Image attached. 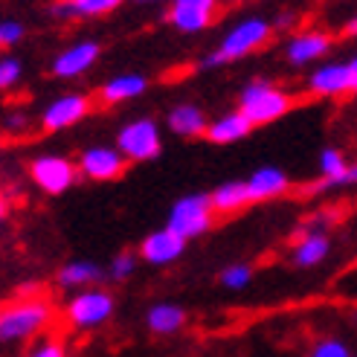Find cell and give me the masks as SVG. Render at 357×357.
<instances>
[{
	"label": "cell",
	"mask_w": 357,
	"mask_h": 357,
	"mask_svg": "<svg viewBox=\"0 0 357 357\" xmlns=\"http://www.w3.org/2000/svg\"><path fill=\"white\" fill-rule=\"evenodd\" d=\"M291 96L279 91L276 84L271 82H250L241 99H238V111L253 122V125H267V122H276L279 116H284L291 111Z\"/></svg>",
	"instance_id": "cell-3"
},
{
	"label": "cell",
	"mask_w": 357,
	"mask_h": 357,
	"mask_svg": "<svg viewBox=\"0 0 357 357\" xmlns=\"http://www.w3.org/2000/svg\"><path fill=\"white\" fill-rule=\"evenodd\" d=\"M24 357H67V346L59 337H41L24 351Z\"/></svg>",
	"instance_id": "cell-27"
},
{
	"label": "cell",
	"mask_w": 357,
	"mask_h": 357,
	"mask_svg": "<svg viewBox=\"0 0 357 357\" xmlns=\"http://www.w3.org/2000/svg\"><path fill=\"white\" fill-rule=\"evenodd\" d=\"M137 3H157V0H137Z\"/></svg>",
	"instance_id": "cell-36"
},
{
	"label": "cell",
	"mask_w": 357,
	"mask_h": 357,
	"mask_svg": "<svg viewBox=\"0 0 357 357\" xmlns=\"http://www.w3.org/2000/svg\"><path fill=\"white\" fill-rule=\"evenodd\" d=\"M169 122V128L177 134V137H206V128H209V122L204 116V111L198 108V105H174V108L169 111L166 116Z\"/></svg>",
	"instance_id": "cell-20"
},
{
	"label": "cell",
	"mask_w": 357,
	"mask_h": 357,
	"mask_svg": "<svg viewBox=\"0 0 357 357\" xmlns=\"http://www.w3.org/2000/svg\"><path fill=\"white\" fill-rule=\"evenodd\" d=\"M250 128H253V122H250L241 111H229L218 119L209 122L206 128V139L215 142V146H229V142H238L250 134Z\"/></svg>",
	"instance_id": "cell-18"
},
{
	"label": "cell",
	"mask_w": 357,
	"mask_h": 357,
	"mask_svg": "<svg viewBox=\"0 0 357 357\" xmlns=\"http://www.w3.org/2000/svg\"><path fill=\"white\" fill-rule=\"evenodd\" d=\"M267 38H271V24L261 21V17H247V21L236 24L229 29L218 50L209 52L204 59V67H218V64H227V61H238L244 56H250L253 50H259Z\"/></svg>",
	"instance_id": "cell-2"
},
{
	"label": "cell",
	"mask_w": 357,
	"mask_h": 357,
	"mask_svg": "<svg viewBox=\"0 0 357 357\" xmlns=\"http://www.w3.org/2000/svg\"><path fill=\"white\" fill-rule=\"evenodd\" d=\"M186 323V311L174 302H157V305L149 308L146 314V326L151 334L157 337H169V334H177Z\"/></svg>",
	"instance_id": "cell-19"
},
{
	"label": "cell",
	"mask_w": 357,
	"mask_h": 357,
	"mask_svg": "<svg viewBox=\"0 0 357 357\" xmlns=\"http://www.w3.org/2000/svg\"><path fill=\"white\" fill-rule=\"evenodd\" d=\"M212 215H215V209H212V198L209 195H183V198H177L169 209V229L177 233L181 238H198L204 236L206 229L212 227Z\"/></svg>",
	"instance_id": "cell-5"
},
{
	"label": "cell",
	"mask_w": 357,
	"mask_h": 357,
	"mask_svg": "<svg viewBox=\"0 0 357 357\" xmlns=\"http://www.w3.org/2000/svg\"><path fill=\"white\" fill-rule=\"evenodd\" d=\"M346 35H357V17H351V21L346 24Z\"/></svg>",
	"instance_id": "cell-35"
},
{
	"label": "cell",
	"mask_w": 357,
	"mask_h": 357,
	"mask_svg": "<svg viewBox=\"0 0 357 357\" xmlns=\"http://www.w3.org/2000/svg\"><path fill=\"white\" fill-rule=\"evenodd\" d=\"M29 174L35 186L47 195H61L76 183V166L61 154H41L29 163Z\"/></svg>",
	"instance_id": "cell-7"
},
{
	"label": "cell",
	"mask_w": 357,
	"mask_h": 357,
	"mask_svg": "<svg viewBox=\"0 0 357 357\" xmlns=\"http://www.w3.org/2000/svg\"><path fill=\"white\" fill-rule=\"evenodd\" d=\"M328 250H331V241L323 229H305V233L299 236V241L294 244L291 259L296 267H317L326 261Z\"/></svg>",
	"instance_id": "cell-17"
},
{
	"label": "cell",
	"mask_w": 357,
	"mask_h": 357,
	"mask_svg": "<svg viewBox=\"0 0 357 357\" xmlns=\"http://www.w3.org/2000/svg\"><path fill=\"white\" fill-rule=\"evenodd\" d=\"M346 64H349V76H351V91L357 93V56L351 61H346Z\"/></svg>",
	"instance_id": "cell-33"
},
{
	"label": "cell",
	"mask_w": 357,
	"mask_h": 357,
	"mask_svg": "<svg viewBox=\"0 0 357 357\" xmlns=\"http://www.w3.org/2000/svg\"><path fill=\"white\" fill-rule=\"evenodd\" d=\"M146 76L139 73H125V76H114L111 82H105L102 87V99L108 105H116V102H128V99H137L139 93H146Z\"/></svg>",
	"instance_id": "cell-22"
},
{
	"label": "cell",
	"mask_w": 357,
	"mask_h": 357,
	"mask_svg": "<svg viewBox=\"0 0 357 357\" xmlns=\"http://www.w3.org/2000/svg\"><path fill=\"white\" fill-rule=\"evenodd\" d=\"M218 0H172L169 24L181 32H201L212 24Z\"/></svg>",
	"instance_id": "cell-10"
},
{
	"label": "cell",
	"mask_w": 357,
	"mask_h": 357,
	"mask_svg": "<svg viewBox=\"0 0 357 357\" xmlns=\"http://www.w3.org/2000/svg\"><path fill=\"white\" fill-rule=\"evenodd\" d=\"M87 111H91V102H87L84 93H67L47 105L41 114V125L47 131H64V128H73L76 122H82Z\"/></svg>",
	"instance_id": "cell-9"
},
{
	"label": "cell",
	"mask_w": 357,
	"mask_h": 357,
	"mask_svg": "<svg viewBox=\"0 0 357 357\" xmlns=\"http://www.w3.org/2000/svg\"><path fill=\"white\" fill-rule=\"evenodd\" d=\"M250 279H253V271H250V264H244V261L227 264L221 271V276H218V282L224 284L227 291H244L250 284Z\"/></svg>",
	"instance_id": "cell-25"
},
{
	"label": "cell",
	"mask_w": 357,
	"mask_h": 357,
	"mask_svg": "<svg viewBox=\"0 0 357 357\" xmlns=\"http://www.w3.org/2000/svg\"><path fill=\"white\" fill-rule=\"evenodd\" d=\"M116 149L125 154V160H134V163H146L154 160L163 149V137L154 119H131L125 122L119 134H116Z\"/></svg>",
	"instance_id": "cell-6"
},
{
	"label": "cell",
	"mask_w": 357,
	"mask_h": 357,
	"mask_svg": "<svg viewBox=\"0 0 357 357\" xmlns=\"http://www.w3.org/2000/svg\"><path fill=\"white\" fill-rule=\"evenodd\" d=\"M102 276H108V273H105L96 261L76 259V261H67V264L61 267L59 276H56V282L61 284V288L79 294V291H87V288H93V284H99Z\"/></svg>",
	"instance_id": "cell-15"
},
{
	"label": "cell",
	"mask_w": 357,
	"mask_h": 357,
	"mask_svg": "<svg viewBox=\"0 0 357 357\" xmlns=\"http://www.w3.org/2000/svg\"><path fill=\"white\" fill-rule=\"evenodd\" d=\"M183 250H186V238H181L177 233H172L169 227H163V229H154V233H149L142 238L139 259L154 264V267H163V264H172V261L181 259Z\"/></svg>",
	"instance_id": "cell-11"
},
{
	"label": "cell",
	"mask_w": 357,
	"mask_h": 357,
	"mask_svg": "<svg viewBox=\"0 0 357 357\" xmlns=\"http://www.w3.org/2000/svg\"><path fill=\"white\" fill-rule=\"evenodd\" d=\"M114 308H116V302H114V296L108 291L87 288V291H79V294H73V296L67 299L64 317H67L70 328H76V331H93V328L105 326L114 317Z\"/></svg>",
	"instance_id": "cell-4"
},
{
	"label": "cell",
	"mask_w": 357,
	"mask_h": 357,
	"mask_svg": "<svg viewBox=\"0 0 357 357\" xmlns=\"http://www.w3.org/2000/svg\"><path fill=\"white\" fill-rule=\"evenodd\" d=\"M52 319L50 302L41 296H21L9 302L0 311V340L3 343H24L38 337Z\"/></svg>",
	"instance_id": "cell-1"
},
{
	"label": "cell",
	"mask_w": 357,
	"mask_h": 357,
	"mask_svg": "<svg viewBox=\"0 0 357 357\" xmlns=\"http://www.w3.org/2000/svg\"><path fill=\"white\" fill-rule=\"evenodd\" d=\"M294 21H296L294 12H279L276 21H273V26H276V29H288V26H294Z\"/></svg>",
	"instance_id": "cell-31"
},
{
	"label": "cell",
	"mask_w": 357,
	"mask_h": 357,
	"mask_svg": "<svg viewBox=\"0 0 357 357\" xmlns=\"http://www.w3.org/2000/svg\"><path fill=\"white\" fill-rule=\"evenodd\" d=\"M122 0H59L52 6V15L59 21H70V17H96L105 12H114Z\"/></svg>",
	"instance_id": "cell-21"
},
{
	"label": "cell",
	"mask_w": 357,
	"mask_h": 357,
	"mask_svg": "<svg viewBox=\"0 0 357 357\" xmlns=\"http://www.w3.org/2000/svg\"><path fill=\"white\" fill-rule=\"evenodd\" d=\"M349 183H357V163H351V169H349V181H346V186Z\"/></svg>",
	"instance_id": "cell-34"
},
{
	"label": "cell",
	"mask_w": 357,
	"mask_h": 357,
	"mask_svg": "<svg viewBox=\"0 0 357 357\" xmlns=\"http://www.w3.org/2000/svg\"><path fill=\"white\" fill-rule=\"evenodd\" d=\"M349 169H351V163H346L343 151L323 149V154H319V174H323V183L326 186H346Z\"/></svg>",
	"instance_id": "cell-24"
},
{
	"label": "cell",
	"mask_w": 357,
	"mask_h": 357,
	"mask_svg": "<svg viewBox=\"0 0 357 357\" xmlns=\"http://www.w3.org/2000/svg\"><path fill=\"white\" fill-rule=\"evenodd\" d=\"M134 267H137V256L134 253H116L108 261V267H105V273H108V279H114V282H125L134 273Z\"/></svg>",
	"instance_id": "cell-28"
},
{
	"label": "cell",
	"mask_w": 357,
	"mask_h": 357,
	"mask_svg": "<svg viewBox=\"0 0 357 357\" xmlns=\"http://www.w3.org/2000/svg\"><path fill=\"white\" fill-rule=\"evenodd\" d=\"M291 186L288 174L276 166H261L256 169L253 174L247 177V192H250V201H271V198H279L284 195Z\"/></svg>",
	"instance_id": "cell-14"
},
{
	"label": "cell",
	"mask_w": 357,
	"mask_h": 357,
	"mask_svg": "<svg viewBox=\"0 0 357 357\" xmlns=\"http://www.w3.org/2000/svg\"><path fill=\"white\" fill-rule=\"evenodd\" d=\"M21 38H24V24L9 21V17H6V21L0 24V44H3V47H15Z\"/></svg>",
	"instance_id": "cell-30"
},
{
	"label": "cell",
	"mask_w": 357,
	"mask_h": 357,
	"mask_svg": "<svg viewBox=\"0 0 357 357\" xmlns=\"http://www.w3.org/2000/svg\"><path fill=\"white\" fill-rule=\"evenodd\" d=\"M331 47V38L326 32H319V29H311V32H302L296 35V38L288 41V61L302 67V64H311L317 59H323L326 52Z\"/></svg>",
	"instance_id": "cell-16"
},
{
	"label": "cell",
	"mask_w": 357,
	"mask_h": 357,
	"mask_svg": "<svg viewBox=\"0 0 357 357\" xmlns=\"http://www.w3.org/2000/svg\"><path fill=\"white\" fill-rule=\"evenodd\" d=\"M209 198H212V209H215V212H224V215H229V212H238L241 206L250 204L247 181H227V183H221L215 192H212Z\"/></svg>",
	"instance_id": "cell-23"
},
{
	"label": "cell",
	"mask_w": 357,
	"mask_h": 357,
	"mask_svg": "<svg viewBox=\"0 0 357 357\" xmlns=\"http://www.w3.org/2000/svg\"><path fill=\"white\" fill-rule=\"evenodd\" d=\"M308 357H354L349 343L340 340V337H323V340H317L308 351Z\"/></svg>",
	"instance_id": "cell-26"
},
{
	"label": "cell",
	"mask_w": 357,
	"mask_h": 357,
	"mask_svg": "<svg viewBox=\"0 0 357 357\" xmlns=\"http://www.w3.org/2000/svg\"><path fill=\"white\" fill-rule=\"evenodd\" d=\"M21 73H24L21 61L12 59V56H6L3 61H0V87H3V91H12V87L21 82Z\"/></svg>",
	"instance_id": "cell-29"
},
{
	"label": "cell",
	"mask_w": 357,
	"mask_h": 357,
	"mask_svg": "<svg viewBox=\"0 0 357 357\" xmlns=\"http://www.w3.org/2000/svg\"><path fill=\"white\" fill-rule=\"evenodd\" d=\"M99 59V44L96 41H79L73 47H67L64 52H59L56 61H52V73L59 79H76L82 73H87Z\"/></svg>",
	"instance_id": "cell-12"
},
{
	"label": "cell",
	"mask_w": 357,
	"mask_h": 357,
	"mask_svg": "<svg viewBox=\"0 0 357 357\" xmlns=\"http://www.w3.org/2000/svg\"><path fill=\"white\" fill-rule=\"evenodd\" d=\"M308 91L314 96H343L351 91V76L349 64H319L314 73L308 76Z\"/></svg>",
	"instance_id": "cell-13"
},
{
	"label": "cell",
	"mask_w": 357,
	"mask_h": 357,
	"mask_svg": "<svg viewBox=\"0 0 357 357\" xmlns=\"http://www.w3.org/2000/svg\"><path fill=\"white\" fill-rule=\"evenodd\" d=\"M21 128H24V114L6 116V131H21Z\"/></svg>",
	"instance_id": "cell-32"
},
{
	"label": "cell",
	"mask_w": 357,
	"mask_h": 357,
	"mask_svg": "<svg viewBox=\"0 0 357 357\" xmlns=\"http://www.w3.org/2000/svg\"><path fill=\"white\" fill-rule=\"evenodd\" d=\"M79 172L91 181H116V177L125 172V154L119 149L111 146H93V149H84L79 157Z\"/></svg>",
	"instance_id": "cell-8"
}]
</instances>
